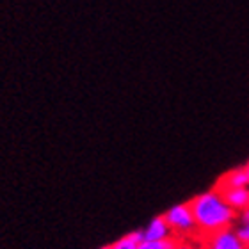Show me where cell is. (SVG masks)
I'll use <instances>...</instances> for the list:
<instances>
[{
    "label": "cell",
    "mask_w": 249,
    "mask_h": 249,
    "mask_svg": "<svg viewBox=\"0 0 249 249\" xmlns=\"http://www.w3.org/2000/svg\"><path fill=\"white\" fill-rule=\"evenodd\" d=\"M248 185H249L248 173H246L244 166H242L223 175L221 180L217 182V185H215V189H230V187H248Z\"/></svg>",
    "instance_id": "6"
},
{
    "label": "cell",
    "mask_w": 249,
    "mask_h": 249,
    "mask_svg": "<svg viewBox=\"0 0 249 249\" xmlns=\"http://www.w3.org/2000/svg\"><path fill=\"white\" fill-rule=\"evenodd\" d=\"M189 205L196 219L197 231L205 237L215 233L219 230L233 226L237 217V210L230 207L217 189L192 197Z\"/></svg>",
    "instance_id": "1"
},
{
    "label": "cell",
    "mask_w": 249,
    "mask_h": 249,
    "mask_svg": "<svg viewBox=\"0 0 249 249\" xmlns=\"http://www.w3.org/2000/svg\"><path fill=\"white\" fill-rule=\"evenodd\" d=\"M171 235H173L171 226L166 221V217L160 215V217H155L146 226V230L142 231V240H162V239H169Z\"/></svg>",
    "instance_id": "5"
},
{
    "label": "cell",
    "mask_w": 249,
    "mask_h": 249,
    "mask_svg": "<svg viewBox=\"0 0 249 249\" xmlns=\"http://www.w3.org/2000/svg\"><path fill=\"white\" fill-rule=\"evenodd\" d=\"M230 207L237 212L249 207V185L248 187H230V189H217Z\"/></svg>",
    "instance_id": "4"
},
{
    "label": "cell",
    "mask_w": 249,
    "mask_h": 249,
    "mask_svg": "<svg viewBox=\"0 0 249 249\" xmlns=\"http://www.w3.org/2000/svg\"><path fill=\"white\" fill-rule=\"evenodd\" d=\"M235 231L239 235V239L242 240L244 248H249V207L237 212V217H235Z\"/></svg>",
    "instance_id": "7"
},
{
    "label": "cell",
    "mask_w": 249,
    "mask_h": 249,
    "mask_svg": "<svg viewBox=\"0 0 249 249\" xmlns=\"http://www.w3.org/2000/svg\"><path fill=\"white\" fill-rule=\"evenodd\" d=\"M205 246L212 249H244V244L239 239V235L233 230V226L219 230L215 233L208 235L207 239H205Z\"/></svg>",
    "instance_id": "3"
},
{
    "label": "cell",
    "mask_w": 249,
    "mask_h": 249,
    "mask_svg": "<svg viewBox=\"0 0 249 249\" xmlns=\"http://www.w3.org/2000/svg\"><path fill=\"white\" fill-rule=\"evenodd\" d=\"M178 248V242L173 237L162 240H142L139 249H175Z\"/></svg>",
    "instance_id": "9"
},
{
    "label": "cell",
    "mask_w": 249,
    "mask_h": 249,
    "mask_svg": "<svg viewBox=\"0 0 249 249\" xmlns=\"http://www.w3.org/2000/svg\"><path fill=\"white\" fill-rule=\"evenodd\" d=\"M142 244V231H134L121 237L120 240L112 242L110 246H105L107 249H139Z\"/></svg>",
    "instance_id": "8"
},
{
    "label": "cell",
    "mask_w": 249,
    "mask_h": 249,
    "mask_svg": "<svg viewBox=\"0 0 249 249\" xmlns=\"http://www.w3.org/2000/svg\"><path fill=\"white\" fill-rule=\"evenodd\" d=\"M164 217H166V221L169 223V226H171V230L175 233L192 235L194 231H197L196 219H194V213H192L189 203H183V205H177V207L169 208L164 213Z\"/></svg>",
    "instance_id": "2"
},
{
    "label": "cell",
    "mask_w": 249,
    "mask_h": 249,
    "mask_svg": "<svg viewBox=\"0 0 249 249\" xmlns=\"http://www.w3.org/2000/svg\"><path fill=\"white\" fill-rule=\"evenodd\" d=\"M244 169H246V173H248V178H249V162L244 166Z\"/></svg>",
    "instance_id": "10"
}]
</instances>
